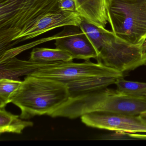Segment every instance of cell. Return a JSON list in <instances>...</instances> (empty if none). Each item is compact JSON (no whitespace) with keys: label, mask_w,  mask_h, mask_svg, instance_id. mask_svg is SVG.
<instances>
[{"label":"cell","mask_w":146,"mask_h":146,"mask_svg":"<svg viewBox=\"0 0 146 146\" xmlns=\"http://www.w3.org/2000/svg\"><path fill=\"white\" fill-rule=\"evenodd\" d=\"M56 62H43L20 60L14 57L1 62V78L17 79V77L29 76L33 72L54 64Z\"/></svg>","instance_id":"11"},{"label":"cell","mask_w":146,"mask_h":146,"mask_svg":"<svg viewBox=\"0 0 146 146\" xmlns=\"http://www.w3.org/2000/svg\"><path fill=\"white\" fill-rule=\"evenodd\" d=\"M140 116L141 118L146 123V112L140 114Z\"/></svg>","instance_id":"19"},{"label":"cell","mask_w":146,"mask_h":146,"mask_svg":"<svg viewBox=\"0 0 146 146\" xmlns=\"http://www.w3.org/2000/svg\"><path fill=\"white\" fill-rule=\"evenodd\" d=\"M58 4L59 9L61 11L76 12L75 0H58Z\"/></svg>","instance_id":"16"},{"label":"cell","mask_w":146,"mask_h":146,"mask_svg":"<svg viewBox=\"0 0 146 146\" xmlns=\"http://www.w3.org/2000/svg\"><path fill=\"white\" fill-rule=\"evenodd\" d=\"M29 76L52 79L66 83L71 81L94 76L123 78L124 73L90 60L83 63L58 61L43 66Z\"/></svg>","instance_id":"6"},{"label":"cell","mask_w":146,"mask_h":146,"mask_svg":"<svg viewBox=\"0 0 146 146\" xmlns=\"http://www.w3.org/2000/svg\"><path fill=\"white\" fill-rule=\"evenodd\" d=\"M76 12L82 17L99 27L108 22V0H75Z\"/></svg>","instance_id":"10"},{"label":"cell","mask_w":146,"mask_h":146,"mask_svg":"<svg viewBox=\"0 0 146 146\" xmlns=\"http://www.w3.org/2000/svg\"><path fill=\"white\" fill-rule=\"evenodd\" d=\"M18 115L0 108V133H13L20 134L25 128L33 126V122L19 118Z\"/></svg>","instance_id":"12"},{"label":"cell","mask_w":146,"mask_h":146,"mask_svg":"<svg viewBox=\"0 0 146 146\" xmlns=\"http://www.w3.org/2000/svg\"><path fill=\"white\" fill-rule=\"evenodd\" d=\"M129 135L133 139H146V134H136L128 133Z\"/></svg>","instance_id":"18"},{"label":"cell","mask_w":146,"mask_h":146,"mask_svg":"<svg viewBox=\"0 0 146 146\" xmlns=\"http://www.w3.org/2000/svg\"><path fill=\"white\" fill-rule=\"evenodd\" d=\"M79 27L95 48L97 63L123 73L146 65V43L132 45L82 17Z\"/></svg>","instance_id":"2"},{"label":"cell","mask_w":146,"mask_h":146,"mask_svg":"<svg viewBox=\"0 0 146 146\" xmlns=\"http://www.w3.org/2000/svg\"><path fill=\"white\" fill-rule=\"evenodd\" d=\"M82 21V17L76 12L57 11L46 13L26 25L12 42L10 48L56 28L69 25L79 26Z\"/></svg>","instance_id":"8"},{"label":"cell","mask_w":146,"mask_h":146,"mask_svg":"<svg viewBox=\"0 0 146 146\" xmlns=\"http://www.w3.org/2000/svg\"><path fill=\"white\" fill-rule=\"evenodd\" d=\"M58 0H0V54L10 48L23 28L38 17L60 11Z\"/></svg>","instance_id":"4"},{"label":"cell","mask_w":146,"mask_h":146,"mask_svg":"<svg viewBox=\"0 0 146 146\" xmlns=\"http://www.w3.org/2000/svg\"><path fill=\"white\" fill-rule=\"evenodd\" d=\"M112 32L132 45L146 43V0H108Z\"/></svg>","instance_id":"5"},{"label":"cell","mask_w":146,"mask_h":146,"mask_svg":"<svg viewBox=\"0 0 146 146\" xmlns=\"http://www.w3.org/2000/svg\"><path fill=\"white\" fill-rule=\"evenodd\" d=\"M104 140H127L132 139L128 135V133L120 131H115V133L104 135Z\"/></svg>","instance_id":"17"},{"label":"cell","mask_w":146,"mask_h":146,"mask_svg":"<svg viewBox=\"0 0 146 146\" xmlns=\"http://www.w3.org/2000/svg\"><path fill=\"white\" fill-rule=\"evenodd\" d=\"M81 119L85 125L92 128L129 133L146 132V123L140 115L94 111L84 114Z\"/></svg>","instance_id":"7"},{"label":"cell","mask_w":146,"mask_h":146,"mask_svg":"<svg viewBox=\"0 0 146 146\" xmlns=\"http://www.w3.org/2000/svg\"><path fill=\"white\" fill-rule=\"evenodd\" d=\"M56 35V48L67 52L73 59L89 60L97 58L98 54L95 48L79 26H65L64 30Z\"/></svg>","instance_id":"9"},{"label":"cell","mask_w":146,"mask_h":146,"mask_svg":"<svg viewBox=\"0 0 146 146\" xmlns=\"http://www.w3.org/2000/svg\"><path fill=\"white\" fill-rule=\"evenodd\" d=\"M117 90L125 94L135 96H144L146 94V83L124 80L118 78L115 82Z\"/></svg>","instance_id":"15"},{"label":"cell","mask_w":146,"mask_h":146,"mask_svg":"<svg viewBox=\"0 0 146 146\" xmlns=\"http://www.w3.org/2000/svg\"><path fill=\"white\" fill-rule=\"evenodd\" d=\"M69 95L66 84L27 76L11 102L21 110L19 117L27 119L36 116H50L68 100Z\"/></svg>","instance_id":"3"},{"label":"cell","mask_w":146,"mask_h":146,"mask_svg":"<svg viewBox=\"0 0 146 146\" xmlns=\"http://www.w3.org/2000/svg\"><path fill=\"white\" fill-rule=\"evenodd\" d=\"M29 60L37 62H68L72 61L73 58L67 52L59 48H36L31 53Z\"/></svg>","instance_id":"13"},{"label":"cell","mask_w":146,"mask_h":146,"mask_svg":"<svg viewBox=\"0 0 146 146\" xmlns=\"http://www.w3.org/2000/svg\"><path fill=\"white\" fill-rule=\"evenodd\" d=\"M144 96H145V97H146V94H145V95H144Z\"/></svg>","instance_id":"20"},{"label":"cell","mask_w":146,"mask_h":146,"mask_svg":"<svg viewBox=\"0 0 146 146\" xmlns=\"http://www.w3.org/2000/svg\"><path fill=\"white\" fill-rule=\"evenodd\" d=\"M23 82L17 79H0V108H4L11 102V98L18 90Z\"/></svg>","instance_id":"14"},{"label":"cell","mask_w":146,"mask_h":146,"mask_svg":"<svg viewBox=\"0 0 146 146\" xmlns=\"http://www.w3.org/2000/svg\"><path fill=\"white\" fill-rule=\"evenodd\" d=\"M68 100L51 115L73 119L94 111L138 116L146 112V97L125 94L107 88L95 89L93 84L85 79L66 83Z\"/></svg>","instance_id":"1"}]
</instances>
